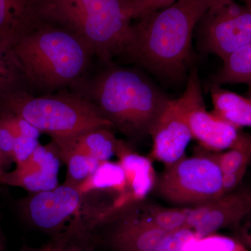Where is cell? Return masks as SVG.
Returning <instances> with one entry per match:
<instances>
[{"mask_svg": "<svg viewBox=\"0 0 251 251\" xmlns=\"http://www.w3.org/2000/svg\"><path fill=\"white\" fill-rule=\"evenodd\" d=\"M34 95L70 88L90 70L93 50L67 28L42 21L13 47Z\"/></svg>", "mask_w": 251, "mask_h": 251, "instance_id": "3957f363", "label": "cell"}, {"mask_svg": "<svg viewBox=\"0 0 251 251\" xmlns=\"http://www.w3.org/2000/svg\"><path fill=\"white\" fill-rule=\"evenodd\" d=\"M83 242L69 238L55 237L52 240L38 248H31V251H90L83 247Z\"/></svg>", "mask_w": 251, "mask_h": 251, "instance_id": "4316f807", "label": "cell"}, {"mask_svg": "<svg viewBox=\"0 0 251 251\" xmlns=\"http://www.w3.org/2000/svg\"><path fill=\"white\" fill-rule=\"evenodd\" d=\"M247 169L248 168H244L234 173L223 174V188L224 195L232 192L237 189L243 178L245 176Z\"/></svg>", "mask_w": 251, "mask_h": 251, "instance_id": "4dcf8cb0", "label": "cell"}, {"mask_svg": "<svg viewBox=\"0 0 251 251\" xmlns=\"http://www.w3.org/2000/svg\"><path fill=\"white\" fill-rule=\"evenodd\" d=\"M248 94H249V98L251 99V83L249 84V91H248Z\"/></svg>", "mask_w": 251, "mask_h": 251, "instance_id": "8d00e7d4", "label": "cell"}, {"mask_svg": "<svg viewBox=\"0 0 251 251\" xmlns=\"http://www.w3.org/2000/svg\"><path fill=\"white\" fill-rule=\"evenodd\" d=\"M176 1L177 0H132L133 19H139L150 13L174 4Z\"/></svg>", "mask_w": 251, "mask_h": 251, "instance_id": "f1b7e54d", "label": "cell"}, {"mask_svg": "<svg viewBox=\"0 0 251 251\" xmlns=\"http://www.w3.org/2000/svg\"><path fill=\"white\" fill-rule=\"evenodd\" d=\"M245 1L246 4H251V0H244Z\"/></svg>", "mask_w": 251, "mask_h": 251, "instance_id": "74e56055", "label": "cell"}, {"mask_svg": "<svg viewBox=\"0 0 251 251\" xmlns=\"http://www.w3.org/2000/svg\"><path fill=\"white\" fill-rule=\"evenodd\" d=\"M0 121L9 128L16 138L25 136L39 139L41 136V132L34 126L11 112L0 110Z\"/></svg>", "mask_w": 251, "mask_h": 251, "instance_id": "484cf974", "label": "cell"}, {"mask_svg": "<svg viewBox=\"0 0 251 251\" xmlns=\"http://www.w3.org/2000/svg\"><path fill=\"white\" fill-rule=\"evenodd\" d=\"M0 110L22 117L51 138L97 128L114 129L95 105L69 88L46 95L14 94L0 100Z\"/></svg>", "mask_w": 251, "mask_h": 251, "instance_id": "5b68a950", "label": "cell"}, {"mask_svg": "<svg viewBox=\"0 0 251 251\" xmlns=\"http://www.w3.org/2000/svg\"><path fill=\"white\" fill-rule=\"evenodd\" d=\"M103 65L69 89L95 105L126 138L139 140L150 135L171 99L138 69L113 63Z\"/></svg>", "mask_w": 251, "mask_h": 251, "instance_id": "6da1fadb", "label": "cell"}, {"mask_svg": "<svg viewBox=\"0 0 251 251\" xmlns=\"http://www.w3.org/2000/svg\"><path fill=\"white\" fill-rule=\"evenodd\" d=\"M4 163H3L1 153H0V186L2 184V182H1V181H2V177L3 176H4V173H6V172L4 171Z\"/></svg>", "mask_w": 251, "mask_h": 251, "instance_id": "836d02e7", "label": "cell"}, {"mask_svg": "<svg viewBox=\"0 0 251 251\" xmlns=\"http://www.w3.org/2000/svg\"><path fill=\"white\" fill-rule=\"evenodd\" d=\"M214 77V84L251 83V43L236 50L224 59Z\"/></svg>", "mask_w": 251, "mask_h": 251, "instance_id": "ffe728a7", "label": "cell"}, {"mask_svg": "<svg viewBox=\"0 0 251 251\" xmlns=\"http://www.w3.org/2000/svg\"><path fill=\"white\" fill-rule=\"evenodd\" d=\"M112 130L94 128L72 136L52 138L51 141L59 151L83 153L100 162L110 161L116 153L119 141Z\"/></svg>", "mask_w": 251, "mask_h": 251, "instance_id": "2e32d148", "label": "cell"}, {"mask_svg": "<svg viewBox=\"0 0 251 251\" xmlns=\"http://www.w3.org/2000/svg\"><path fill=\"white\" fill-rule=\"evenodd\" d=\"M201 21L204 47L223 60L251 43V4L239 5L232 0L208 11Z\"/></svg>", "mask_w": 251, "mask_h": 251, "instance_id": "ba28073f", "label": "cell"}, {"mask_svg": "<svg viewBox=\"0 0 251 251\" xmlns=\"http://www.w3.org/2000/svg\"><path fill=\"white\" fill-rule=\"evenodd\" d=\"M251 214V188H242L211 202L191 206L185 227L198 239L220 229L236 227Z\"/></svg>", "mask_w": 251, "mask_h": 251, "instance_id": "30bf717a", "label": "cell"}, {"mask_svg": "<svg viewBox=\"0 0 251 251\" xmlns=\"http://www.w3.org/2000/svg\"><path fill=\"white\" fill-rule=\"evenodd\" d=\"M196 247L188 251H247L240 243L229 238L208 236L195 241Z\"/></svg>", "mask_w": 251, "mask_h": 251, "instance_id": "d4e9b609", "label": "cell"}, {"mask_svg": "<svg viewBox=\"0 0 251 251\" xmlns=\"http://www.w3.org/2000/svg\"><path fill=\"white\" fill-rule=\"evenodd\" d=\"M41 0H0V44L14 45L42 21Z\"/></svg>", "mask_w": 251, "mask_h": 251, "instance_id": "5bb4252c", "label": "cell"}, {"mask_svg": "<svg viewBox=\"0 0 251 251\" xmlns=\"http://www.w3.org/2000/svg\"><path fill=\"white\" fill-rule=\"evenodd\" d=\"M151 157L165 167L186 156L188 144L193 139L184 105L177 99H171L164 112L153 126Z\"/></svg>", "mask_w": 251, "mask_h": 251, "instance_id": "8fae6325", "label": "cell"}, {"mask_svg": "<svg viewBox=\"0 0 251 251\" xmlns=\"http://www.w3.org/2000/svg\"><path fill=\"white\" fill-rule=\"evenodd\" d=\"M16 137L9 128L0 121V153L4 166L13 161V151Z\"/></svg>", "mask_w": 251, "mask_h": 251, "instance_id": "f546056e", "label": "cell"}, {"mask_svg": "<svg viewBox=\"0 0 251 251\" xmlns=\"http://www.w3.org/2000/svg\"><path fill=\"white\" fill-rule=\"evenodd\" d=\"M20 251H31V247H23L22 249H21V250H20Z\"/></svg>", "mask_w": 251, "mask_h": 251, "instance_id": "d590c367", "label": "cell"}, {"mask_svg": "<svg viewBox=\"0 0 251 251\" xmlns=\"http://www.w3.org/2000/svg\"><path fill=\"white\" fill-rule=\"evenodd\" d=\"M61 162L53 142L46 145L40 144L27 161L16 166L14 171L5 173L1 182L31 193L54 189L59 186Z\"/></svg>", "mask_w": 251, "mask_h": 251, "instance_id": "4fadbf2b", "label": "cell"}, {"mask_svg": "<svg viewBox=\"0 0 251 251\" xmlns=\"http://www.w3.org/2000/svg\"><path fill=\"white\" fill-rule=\"evenodd\" d=\"M126 180L125 204H134L146 197L156 183V176L150 158L135 152L128 143L119 140L116 153Z\"/></svg>", "mask_w": 251, "mask_h": 251, "instance_id": "9a60e30c", "label": "cell"}, {"mask_svg": "<svg viewBox=\"0 0 251 251\" xmlns=\"http://www.w3.org/2000/svg\"><path fill=\"white\" fill-rule=\"evenodd\" d=\"M3 249H4V246H3L2 239L0 235V251H3Z\"/></svg>", "mask_w": 251, "mask_h": 251, "instance_id": "e575fe53", "label": "cell"}, {"mask_svg": "<svg viewBox=\"0 0 251 251\" xmlns=\"http://www.w3.org/2000/svg\"><path fill=\"white\" fill-rule=\"evenodd\" d=\"M132 0H41L44 21L82 38L103 64L122 55L131 34Z\"/></svg>", "mask_w": 251, "mask_h": 251, "instance_id": "277c9868", "label": "cell"}, {"mask_svg": "<svg viewBox=\"0 0 251 251\" xmlns=\"http://www.w3.org/2000/svg\"><path fill=\"white\" fill-rule=\"evenodd\" d=\"M39 139L29 137L19 136L15 140L13 161L16 166L27 161L40 145Z\"/></svg>", "mask_w": 251, "mask_h": 251, "instance_id": "83f0119b", "label": "cell"}, {"mask_svg": "<svg viewBox=\"0 0 251 251\" xmlns=\"http://www.w3.org/2000/svg\"><path fill=\"white\" fill-rule=\"evenodd\" d=\"M82 198L76 188L62 184L49 191L31 193L21 201L20 208L33 227L55 237L64 233L68 221L77 215Z\"/></svg>", "mask_w": 251, "mask_h": 251, "instance_id": "9c48e42d", "label": "cell"}, {"mask_svg": "<svg viewBox=\"0 0 251 251\" xmlns=\"http://www.w3.org/2000/svg\"><path fill=\"white\" fill-rule=\"evenodd\" d=\"M211 0H177L132 25L122 57L155 75L178 79L191 56L193 30L209 11Z\"/></svg>", "mask_w": 251, "mask_h": 251, "instance_id": "7a4b0ae2", "label": "cell"}, {"mask_svg": "<svg viewBox=\"0 0 251 251\" xmlns=\"http://www.w3.org/2000/svg\"><path fill=\"white\" fill-rule=\"evenodd\" d=\"M241 235L244 244H247L248 247L251 249V221L244 226L241 232Z\"/></svg>", "mask_w": 251, "mask_h": 251, "instance_id": "1f68e13d", "label": "cell"}, {"mask_svg": "<svg viewBox=\"0 0 251 251\" xmlns=\"http://www.w3.org/2000/svg\"><path fill=\"white\" fill-rule=\"evenodd\" d=\"M179 99L186 111L193 139L203 150L221 152L234 147L242 136L239 127L206 110L196 69L191 71L186 90Z\"/></svg>", "mask_w": 251, "mask_h": 251, "instance_id": "52a82bcc", "label": "cell"}, {"mask_svg": "<svg viewBox=\"0 0 251 251\" xmlns=\"http://www.w3.org/2000/svg\"><path fill=\"white\" fill-rule=\"evenodd\" d=\"M202 150L206 156L216 162L222 174L234 173L249 167L251 159V137L243 133L234 146L224 152Z\"/></svg>", "mask_w": 251, "mask_h": 251, "instance_id": "44dd1931", "label": "cell"}, {"mask_svg": "<svg viewBox=\"0 0 251 251\" xmlns=\"http://www.w3.org/2000/svg\"><path fill=\"white\" fill-rule=\"evenodd\" d=\"M210 94L214 112L236 126L251 127V99L246 98L219 85H211Z\"/></svg>", "mask_w": 251, "mask_h": 251, "instance_id": "ac0fdd59", "label": "cell"}, {"mask_svg": "<svg viewBox=\"0 0 251 251\" xmlns=\"http://www.w3.org/2000/svg\"><path fill=\"white\" fill-rule=\"evenodd\" d=\"M24 92L34 94L13 48L0 44V100Z\"/></svg>", "mask_w": 251, "mask_h": 251, "instance_id": "d6986e66", "label": "cell"}, {"mask_svg": "<svg viewBox=\"0 0 251 251\" xmlns=\"http://www.w3.org/2000/svg\"><path fill=\"white\" fill-rule=\"evenodd\" d=\"M82 196L95 191H111L119 193L112 209L120 211L126 207L125 196L126 192V180L125 171L119 162L103 161L90 177L87 178L76 188Z\"/></svg>", "mask_w": 251, "mask_h": 251, "instance_id": "e0dca14e", "label": "cell"}, {"mask_svg": "<svg viewBox=\"0 0 251 251\" xmlns=\"http://www.w3.org/2000/svg\"><path fill=\"white\" fill-rule=\"evenodd\" d=\"M232 1V0H211V6L209 11H215V10L222 7L225 5L229 4Z\"/></svg>", "mask_w": 251, "mask_h": 251, "instance_id": "d6a6232c", "label": "cell"}, {"mask_svg": "<svg viewBox=\"0 0 251 251\" xmlns=\"http://www.w3.org/2000/svg\"><path fill=\"white\" fill-rule=\"evenodd\" d=\"M109 223L112 226L104 242L115 251H154L167 232L150 221L144 209H122Z\"/></svg>", "mask_w": 251, "mask_h": 251, "instance_id": "7c38bea8", "label": "cell"}, {"mask_svg": "<svg viewBox=\"0 0 251 251\" xmlns=\"http://www.w3.org/2000/svg\"><path fill=\"white\" fill-rule=\"evenodd\" d=\"M154 187L167 202L180 206L199 205L224 195L222 172L202 150L165 167Z\"/></svg>", "mask_w": 251, "mask_h": 251, "instance_id": "8992f818", "label": "cell"}, {"mask_svg": "<svg viewBox=\"0 0 251 251\" xmlns=\"http://www.w3.org/2000/svg\"><path fill=\"white\" fill-rule=\"evenodd\" d=\"M58 152L61 161L67 168L65 181L63 184L75 188L90 177L101 163L83 153L59 150Z\"/></svg>", "mask_w": 251, "mask_h": 251, "instance_id": "7402d4cb", "label": "cell"}, {"mask_svg": "<svg viewBox=\"0 0 251 251\" xmlns=\"http://www.w3.org/2000/svg\"><path fill=\"white\" fill-rule=\"evenodd\" d=\"M190 207L166 208L148 206L144 209L150 221L165 232H173L185 227Z\"/></svg>", "mask_w": 251, "mask_h": 251, "instance_id": "603a6c76", "label": "cell"}, {"mask_svg": "<svg viewBox=\"0 0 251 251\" xmlns=\"http://www.w3.org/2000/svg\"><path fill=\"white\" fill-rule=\"evenodd\" d=\"M197 239L192 229L184 227L167 232L154 251H188L191 243Z\"/></svg>", "mask_w": 251, "mask_h": 251, "instance_id": "cb8c5ba5", "label": "cell"}]
</instances>
